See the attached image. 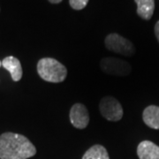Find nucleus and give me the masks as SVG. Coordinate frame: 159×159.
<instances>
[{
  "mask_svg": "<svg viewBox=\"0 0 159 159\" xmlns=\"http://www.w3.org/2000/svg\"><path fill=\"white\" fill-rule=\"evenodd\" d=\"M89 0H69V4L74 10H81L88 5Z\"/></svg>",
  "mask_w": 159,
  "mask_h": 159,
  "instance_id": "obj_12",
  "label": "nucleus"
},
{
  "mask_svg": "<svg viewBox=\"0 0 159 159\" xmlns=\"http://www.w3.org/2000/svg\"><path fill=\"white\" fill-rule=\"evenodd\" d=\"M142 119L146 125L153 129H159V107L150 105L143 111Z\"/></svg>",
  "mask_w": 159,
  "mask_h": 159,
  "instance_id": "obj_9",
  "label": "nucleus"
},
{
  "mask_svg": "<svg viewBox=\"0 0 159 159\" xmlns=\"http://www.w3.org/2000/svg\"><path fill=\"white\" fill-rule=\"evenodd\" d=\"M140 159H159V147L150 141H143L137 148Z\"/></svg>",
  "mask_w": 159,
  "mask_h": 159,
  "instance_id": "obj_7",
  "label": "nucleus"
},
{
  "mask_svg": "<svg viewBox=\"0 0 159 159\" xmlns=\"http://www.w3.org/2000/svg\"><path fill=\"white\" fill-rule=\"evenodd\" d=\"M137 4V14L143 20H150L155 10V0H134Z\"/></svg>",
  "mask_w": 159,
  "mask_h": 159,
  "instance_id": "obj_10",
  "label": "nucleus"
},
{
  "mask_svg": "<svg viewBox=\"0 0 159 159\" xmlns=\"http://www.w3.org/2000/svg\"><path fill=\"white\" fill-rule=\"evenodd\" d=\"M2 66L10 73L11 79L14 81L20 80L22 77V67L18 58L12 56L5 57L2 61Z\"/></svg>",
  "mask_w": 159,
  "mask_h": 159,
  "instance_id": "obj_8",
  "label": "nucleus"
},
{
  "mask_svg": "<svg viewBox=\"0 0 159 159\" xmlns=\"http://www.w3.org/2000/svg\"><path fill=\"white\" fill-rule=\"evenodd\" d=\"M70 121L74 127L78 129H84L89 123V114L85 105L81 103H75L70 111Z\"/></svg>",
  "mask_w": 159,
  "mask_h": 159,
  "instance_id": "obj_6",
  "label": "nucleus"
},
{
  "mask_svg": "<svg viewBox=\"0 0 159 159\" xmlns=\"http://www.w3.org/2000/svg\"><path fill=\"white\" fill-rule=\"evenodd\" d=\"M104 43L109 51L131 57L135 53V48L129 40L118 34H110L106 36Z\"/></svg>",
  "mask_w": 159,
  "mask_h": 159,
  "instance_id": "obj_3",
  "label": "nucleus"
},
{
  "mask_svg": "<svg viewBox=\"0 0 159 159\" xmlns=\"http://www.w3.org/2000/svg\"><path fill=\"white\" fill-rule=\"evenodd\" d=\"M37 72L42 79L53 83L62 82L67 75L66 66L51 57L40 59L37 64Z\"/></svg>",
  "mask_w": 159,
  "mask_h": 159,
  "instance_id": "obj_2",
  "label": "nucleus"
},
{
  "mask_svg": "<svg viewBox=\"0 0 159 159\" xmlns=\"http://www.w3.org/2000/svg\"><path fill=\"white\" fill-rule=\"evenodd\" d=\"M155 34H156V36H157V38L159 42V20L155 26Z\"/></svg>",
  "mask_w": 159,
  "mask_h": 159,
  "instance_id": "obj_13",
  "label": "nucleus"
},
{
  "mask_svg": "<svg viewBox=\"0 0 159 159\" xmlns=\"http://www.w3.org/2000/svg\"><path fill=\"white\" fill-rule=\"evenodd\" d=\"M2 66V62L0 61V66Z\"/></svg>",
  "mask_w": 159,
  "mask_h": 159,
  "instance_id": "obj_15",
  "label": "nucleus"
},
{
  "mask_svg": "<svg viewBox=\"0 0 159 159\" xmlns=\"http://www.w3.org/2000/svg\"><path fill=\"white\" fill-rule=\"evenodd\" d=\"M35 154V147L24 135L14 133L0 135V159H28Z\"/></svg>",
  "mask_w": 159,
  "mask_h": 159,
  "instance_id": "obj_1",
  "label": "nucleus"
},
{
  "mask_svg": "<svg viewBox=\"0 0 159 159\" xmlns=\"http://www.w3.org/2000/svg\"><path fill=\"white\" fill-rule=\"evenodd\" d=\"M51 3H52V4H58V3H60L62 0H49Z\"/></svg>",
  "mask_w": 159,
  "mask_h": 159,
  "instance_id": "obj_14",
  "label": "nucleus"
},
{
  "mask_svg": "<svg viewBox=\"0 0 159 159\" xmlns=\"http://www.w3.org/2000/svg\"><path fill=\"white\" fill-rule=\"evenodd\" d=\"M100 112L109 121H119L123 117V109L119 102L112 97L102 98L99 105Z\"/></svg>",
  "mask_w": 159,
  "mask_h": 159,
  "instance_id": "obj_4",
  "label": "nucleus"
},
{
  "mask_svg": "<svg viewBox=\"0 0 159 159\" xmlns=\"http://www.w3.org/2000/svg\"><path fill=\"white\" fill-rule=\"evenodd\" d=\"M82 159H110V157L106 148L102 145L97 144L86 151Z\"/></svg>",
  "mask_w": 159,
  "mask_h": 159,
  "instance_id": "obj_11",
  "label": "nucleus"
},
{
  "mask_svg": "<svg viewBox=\"0 0 159 159\" xmlns=\"http://www.w3.org/2000/svg\"><path fill=\"white\" fill-rule=\"evenodd\" d=\"M103 73L110 75L126 76L131 73V66L127 62L116 57H104L100 62Z\"/></svg>",
  "mask_w": 159,
  "mask_h": 159,
  "instance_id": "obj_5",
  "label": "nucleus"
}]
</instances>
